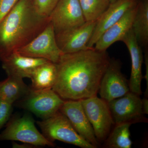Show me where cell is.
I'll use <instances>...</instances> for the list:
<instances>
[{"instance_id": "1", "label": "cell", "mask_w": 148, "mask_h": 148, "mask_svg": "<svg viewBox=\"0 0 148 148\" xmlns=\"http://www.w3.org/2000/svg\"><path fill=\"white\" fill-rule=\"evenodd\" d=\"M110 60L107 51L94 47L63 53L56 64L57 76L52 89L65 101H78L97 95Z\"/></svg>"}, {"instance_id": "2", "label": "cell", "mask_w": 148, "mask_h": 148, "mask_svg": "<svg viewBox=\"0 0 148 148\" xmlns=\"http://www.w3.org/2000/svg\"><path fill=\"white\" fill-rule=\"evenodd\" d=\"M49 22L37 13L32 0H18L0 22V60L29 43Z\"/></svg>"}, {"instance_id": "3", "label": "cell", "mask_w": 148, "mask_h": 148, "mask_svg": "<svg viewBox=\"0 0 148 148\" xmlns=\"http://www.w3.org/2000/svg\"><path fill=\"white\" fill-rule=\"evenodd\" d=\"M17 141L37 147H54L50 142L38 130L32 116L26 113L21 116L10 117L5 128L0 134V141Z\"/></svg>"}, {"instance_id": "4", "label": "cell", "mask_w": 148, "mask_h": 148, "mask_svg": "<svg viewBox=\"0 0 148 148\" xmlns=\"http://www.w3.org/2000/svg\"><path fill=\"white\" fill-rule=\"evenodd\" d=\"M42 134L53 143L58 140L82 148H95L76 131L67 117L60 111L49 118L37 121Z\"/></svg>"}, {"instance_id": "5", "label": "cell", "mask_w": 148, "mask_h": 148, "mask_svg": "<svg viewBox=\"0 0 148 148\" xmlns=\"http://www.w3.org/2000/svg\"><path fill=\"white\" fill-rule=\"evenodd\" d=\"M64 101L51 88L35 90L31 88L28 93L14 104L44 120L60 110Z\"/></svg>"}, {"instance_id": "6", "label": "cell", "mask_w": 148, "mask_h": 148, "mask_svg": "<svg viewBox=\"0 0 148 148\" xmlns=\"http://www.w3.org/2000/svg\"><path fill=\"white\" fill-rule=\"evenodd\" d=\"M99 143L108 136L114 123L108 103L97 95L80 100Z\"/></svg>"}, {"instance_id": "7", "label": "cell", "mask_w": 148, "mask_h": 148, "mask_svg": "<svg viewBox=\"0 0 148 148\" xmlns=\"http://www.w3.org/2000/svg\"><path fill=\"white\" fill-rule=\"evenodd\" d=\"M15 51L25 56L44 58L55 64L63 54L56 42L54 29L50 22L35 38Z\"/></svg>"}, {"instance_id": "8", "label": "cell", "mask_w": 148, "mask_h": 148, "mask_svg": "<svg viewBox=\"0 0 148 148\" xmlns=\"http://www.w3.org/2000/svg\"><path fill=\"white\" fill-rule=\"evenodd\" d=\"M140 96L130 91L108 102L115 124L147 122V119L144 117Z\"/></svg>"}, {"instance_id": "9", "label": "cell", "mask_w": 148, "mask_h": 148, "mask_svg": "<svg viewBox=\"0 0 148 148\" xmlns=\"http://www.w3.org/2000/svg\"><path fill=\"white\" fill-rule=\"evenodd\" d=\"M56 34L86 22L79 0H59L49 16Z\"/></svg>"}, {"instance_id": "10", "label": "cell", "mask_w": 148, "mask_h": 148, "mask_svg": "<svg viewBox=\"0 0 148 148\" xmlns=\"http://www.w3.org/2000/svg\"><path fill=\"white\" fill-rule=\"evenodd\" d=\"M130 91L129 81L121 71L119 61L111 59L99 86L101 98L107 102L122 96Z\"/></svg>"}, {"instance_id": "11", "label": "cell", "mask_w": 148, "mask_h": 148, "mask_svg": "<svg viewBox=\"0 0 148 148\" xmlns=\"http://www.w3.org/2000/svg\"><path fill=\"white\" fill-rule=\"evenodd\" d=\"M96 23V21H86L79 27L56 34V42L63 53H75L89 48L88 44Z\"/></svg>"}, {"instance_id": "12", "label": "cell", "mask_w": 148, "mask_h": 148, "mask_svg": "<svg viewBox=\"0 0 148 148\" xmlns=\"http://www.w3.org/2000/svg\"><path fill=\"white\" fill-rule=\"evenodd\" d=\"M59 111L67 117L76 131L83 139L95 148L99 147L100 144L80 100H66Z\"/></svg>"}, {"instance_id": "13", "label": "cell", "mask_w": 148, "mask_h": 148, "mask_svg": "<svg viewBox=\"0 0 148 148\" xmlns=\"http://www.w3.org/2000/svg\"><path fill=\"white\" fill-rule=\"evenodd\" d=\"M138 1V0H116L110 3L108 9L96 21L92 37L88 44V47H94L101 35L119 21L130 9L136 5Z\"/></svg>"}, {"instance_id": "14", "label": "cell", "mask_w": 148, "mask_h": 148, "mask_svg": "<svg viewBox=\"0 0 148 148\" xmlns=\"http://www.w3.org/2000/svg\"><path fill=\"white\" fill-rule=\"evenodd\" d=\"M1 61L3 69L8 76L22 79L30 78L37 67L49 61L44 58L25 56L16 51L10 53Z\"/></svg>"}, {"instance_id": "15", "label": "cell", "mask_w": 148, "mask_h": 148, "mask_svg": "<svg viewBox=\"0 0 148 148\" xmlns=\"http://www.w3.org/2000/svg\"><path fill=\"white\" fill-rule=\"evenodd\" d=\"M121 41L127 47L131 60V71L129 81L130 90L141 95V82L143 76L142 65L144 61L142 47L139 44L131 29L122 39Z\"/></svg>"}, {"instance_id": "16", "label": "cell", "mask_w": 148, "mask_h": 148, "mask_svg": "<svg viewBox=\"0 0 148 148\" xmlns=\"http://www.w3.org/2000/svg\"><path fill=\"white\" fill-rule=\"evenodd\" d=\"M137 5L130 9L119 21L101 35L93 47L96 50L106 51L115 42L121 40L125 35L132 29Z\"/></svg>"}, {"instance_id": "17", "label": "cell", "mask_w": 148, "mask_h": 148, "mask_svg": "<svg viewBox=\"0 0 148 148\" xmlns=\"http://www.w3.org/2000/svg\"><path fill=\"white\" fill-rule=\"evenodd\" d=\"M23 79L8 76L0 82V100L13 105L23 98L31 89L23 81Z\"/></svg>"}, {"instance_id": "18", "label": "cell", "mask_w": 148, "mask_h": 148, "mask_svg": "<svg viewBox=\"0 0 148 148\" xmlns=\"http://www.w3.org/2000/svg\"><path fill=\"white\" fill-rule=\"evenodd\" d=\"M132 29L141 47L147 49L148 44V0L138 1Z\"/></svg>"}, {"instance_id": "19", "label": "cell", "mask_w": 148, "mask_h": 148, "mask_svg": "<svg viewBox=\"0 0 148 148\" xmlns=\"http://www.w3.org/2000/svg\"><path fill=\"white\" fill-rule=\"evenodd\" d=\"M57 76V67L55 63L49 61L37 67L32 73L30 79L33 90L52 89Z\"/></svg>"}, {"instance_id": "20", "label": "cell", "mask_w": 148, "mask_h": 148, "mask_svg": "<svg viewBox=\"0 0 148 148\" xmlns=\"http://www.w3.org/2000/svg\"><path fill=\"white\" fill-rule=\"evenodd\" d=\"M131 124L129 122L115 124L104 141V147L131 148L132 142L130 139V128Z\"/></svg>"}, {"instance_id": "21", "label": "cell", "mask_w": 148, "mask_h": 148, "mask_svg": "<svg viewBox=\"0 0 148 148\" xmlns=\"http://www.w3.org/2000/svg\"><path fill=\"white\" fill-rule=\"evenodd\" d=\"M86 21H97L110 5V0H79Z\"/></svg>"}, {"instance_id": "22", "label": "cell", "mask_w": 148, "mask_h": 148, "mask_svg": "<svg viewBox=\"0 0 148 148\" xmlns=\"http://www.w3.org/2000/svg\"><path fill=\"white\" fill-rule=\"evenodd\" d=\"M37 13L41 16L49 17L59 0H32Z\"/></svg>"}, {"instance_id": "23", "label": "cell", "mask_w": 148, "mask_h": 148, "mask_svg": "<svg viewBox=\"0 0 148 148\" xmlns=\"http://www.w3.org/2000/svg\"><path fill=\"white\" fill-rule=\"evenodd\" d=\"M12 109V105L0 100V130L9 120Z\"/></svg>"}, {"instance_id": "24", "label": "cell", "mask_w": 148, "mask_h": 148, "mask_svg": "<svg viewBox=\"0 0 148 148\" xmlns=\"http://www.w3.org/2000/svg\"><path fill=\"white\" fill-rule=\"evenodd\" d=\"M18 0H0V22L12 9Z\"/></svg>"}, {"instance_id": "25", "label": "cell", "mask_w": 148, "mask_h": 148, "mask_svg": "<svg viewBox=\"0 0 148 148\" xmlns=\"http://www.w3.org/2000/svg\"><path fill=\"white\" fill-rule=\"evenodd\" d=\"M145 49L146 50L144 56V60L145 61V64L146 71L145 75L144 78L146 80L147 87H146L145 92V97L148 98V53L147 50V49Z\"/></svg>"}, {"instance_id": "26", "label": "cell", "mask_w": 148, "mask_h": 148, "mask_svg": "<svg viewBox=\"0 0 148 148\" xmlns=\"http://www.w3.org/2000/svg\"><path fill=\"white\" fill-rule=\"evenodd\" d=\"M36 146L29 143H22V144H17L15 143H12V147L14 148H32L38 147Z\"/></svg>"}, {"instance_id": "27", "label": "cell", "mask_w": 148, "mask_h": 148, "mask_svg": "<svg viewBox=\"0 0 148 148\" xmlns=\"http://www.w3.org/2000/svg\"><path fill=\"white\" fill-rule=\"evenodd\" d=\"M148 98L145 97L144 99H142V108L143 114H148Z\"/></svg>"}, {"instance_id": "28", "label": "cell", "mask_w": 148, "mask_h": 148, "mask_svg": "<svg viewBox=\"0 0 148 148\" xmlns=\"http://www.w3.org/2000/svg\"><path fill=\"white\" fill-rule=\"evenodd\" d=\"M116 0H110V3H113L115 1H116Z\"/></svg>"}]
</instances>
